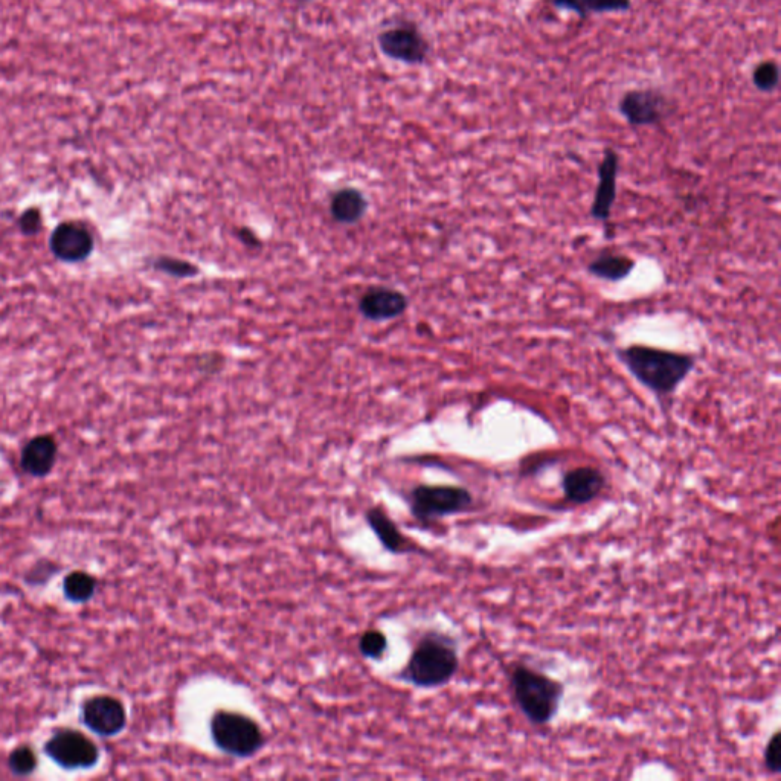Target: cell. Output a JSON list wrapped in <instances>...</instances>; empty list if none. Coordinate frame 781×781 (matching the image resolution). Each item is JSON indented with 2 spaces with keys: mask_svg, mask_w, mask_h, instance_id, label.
Masks as SVG:
<instances>
[{
  "mask_svg": "<svg viewBox=\"0 0 781 781\" xmlns=\"http://www.w3.org/2000/svg\"><path fill=\"white\" fill-rule=\"evenodd\" d=\"M617 356L641 385L663 399L673 396L696 367V359L690 354L644 345L618 348Z\"/></svg>",
  "mask_w": 781,
  "mask_h": 781,
  "instance_id": "obj_1",
  "label": "cell"
},
{
  "mask_svg": "<svg viewBox=\"0 0 781 781\" xmlns=\"http://www.w3.org/2000/svg\"><path fill=\"white\" fill-rule=\"evenodd\" d=\"M460 669L457 644L447 635L428 632L418 641L400 681L417 688H438L449 684Z\"/></svg>",
  "mask_w": 781,
  "mask_h": 781,
  "instance_id": "obj_2",
  "label": "cell"
},
{
  "mask_svg": "<svg viewBox=\"0 0 781 781\" xmlns=\"http://www.w3.org/2000/svg\"><path fill=\"white\" fill-rule=\"evenodd\" d=\"M516 702L531 724L547 725L559 713L563 684L527 666H516L512 672Z\"/></svg>",
  "mask_w": 781,
  "mask_h": 781,
  "instance_id": "obj_3",
  "label": "cell"
},
{
  "mask_svg": "<svg viewBox=\"0 0 781 781\" xmlns=\"http://www.w3.org/2000/svg\"><path fill=\"white\" fill-rule=\"evenodd\" d=\"M214 746L226 756L249 759L264 748L263 730L252 717L235 711L219 710L209 720Z\"/></svg>",
  "mask_w": 781,
  "mask_h": 781,
  "instance_id": "obj_4",
  "label": "cell"
},
{
  "mask_svg": "<svg viewBox=\"0 0 781 781\" xmlns=\"http://www.w3.org/2000/svg\"><path fill=\"white\" fill-rule=\"evenodd\" d=\"M473 495L464 487L422 486L414 487L408 496L409 510L417 521L429 522L469 510Z\"/></svg>",
  "mask_w": 781,
  "mask_h": 781,
  "instance_id": "obj_5",
  "label": "cell"
},
{
  "mask_svg": "<svg viewBox=\"0 0 781 781\" xmlns=\"http://www.w3.org/2000/svg\"><path fill=\"white\" fill-rule=\"evenodd\" d=\"M43 753L66 771L92 769L100 762V749L89 737L71 728L54 731L43 745Z\"/></svg>",
  "mask_w": 781,
  "mask_h": 781,
  "instance_id": "obj_6",
  "label": "cell"
},
{
  "mask_svg": "<svg viewBox=\"0 0 781 781\" xmlns=\"http://www.w3.org/2000/svg\"><path fill=\"white\" fill-rule=\"evenodd\" d=\"M81 722L87 730L109 739L126 730L127 710L123 702L109 695H97L81 704Z\"/></svg>",
  "mask_w": 781,
  "mask_h": 781,
  "instance_id": "obj_7",
  "label": "cell"
},
{
  "mask_svg": "<svg viewBox=\"0 0 781 781\" xmlns=\"http://www.w3.org/2000/svg\"><path fill=\"white\" fill-rule=\"evenodd\" d=\"M618 110L632 126H653L669 115L670 101L659 90H630L621 98Z\"/></svg>",
  "mask_w": 781,
  "mask_h": 781,
  "instance_id": "obj_8",
  "label": "cell"
},
{
  "mask_svg": "<svg viewBox=\"0 0 781 781\" xmlns=\"http://www.w3.org/2000/svg\"><path fill=\"white\" fill-rule=\"evenodd\" d=\"M94 248V237L83 223H60L49 238L52 255L65 263H80L86 260Z\"/></svg>",
  "mask_w": 781,
  "mask_h": 781,
  "instance_id": "obj_9",
  "label": "cell"
},
{
  "mask_svg": "<svg viewBox=\"0 0 781 781\" xmlns=\"http://www.w3.org/2000/svg\"><path fill=\"white\" fill-rule=\"evenodd\" d=\"M380 48L388 57L405 63H422L429 46L414 26L389 29L379 37Z\"/></svg>",
  "mask_w": 781,
  "mask_h": 781,
  "instance_id": "obj_10",
  "label": "cell"
},
{
  "mask_svg": "<svg viewBox=\"0 0 781 781\" xmlns=\"http://www.w3.org/2000/svg\"><path fill=\"white\" fill-rule=\"evenodd\" d=\"M620 170V158L617 152L608 148L602 164L598 167V185L592 200L591 216L598 222L611 219L612 208L617 199V177Z\"/></svg>",
  "mask_w": 781,
  "mask_h": 781,
  "instance_id": "obj_11",
  "label": "cell"
},
{
  "mask_svg": "<svg viewBox=\"0 0 781 781\" xmlns=\"http://www.w3.org/2000/svg\"><path fill=\"white\" fill-rule=\"evenodd\" d=\"M58 457V444L49 434L37 435L23 446L20 467L33 478H46L54 470Z\"/></svg>",
  "mask_w": 781,
  "mask_h": 781,
  "instance_id": "obj_12",
  "label": "cell"
},
{
  "mask_svg": "<svg viewBox=\"0 0 781 781\" xmlns=\"http://www.w3.org/2000/svg\"><path fill=\"white\" fill-rule=\"evenodd\" d=\"M562 487L566 501L588 504L605 490L606 478L595 467H577L563 475Z\"/></svg>",
  "mask_w": 781,
  "mask_h": 781,
  "instance_id": "obj_13",
  "label": "cell"
},
{
  "mask_svg": "<svg viewBox=\"0 0 781 781\" xmlns=\"http://www.w3.org/2000/svg\"><path fill=\"white\" fill-rule=\"evenodd\" d=\"M408 307V299L403 293L393 289L368 290L360 299V313L371 321H388L402 315Z\"/></svg>",
  "mask_w": 781,
  "mask_h": 781,
  "instance_id": "obj_14",
  "label": "cell"
},
{
  "mask_svg": "<svg viewBox=\"0 0 781 781\" xmlns=\"http://www.w3.org/2000/svg\"><path fill=\"white\" fill-rule=\"evenodd\" d=\"M367 524L376 534L382 547L391 554H406L414 550L411 540L406 539L405 534L399 530L396 522L389 518L388 513L382 507L368 508L365 513Z\"/></svg>",
  "mask_w": 781,
  "mask_h": 781,
  "instance_id": "obj_15",
  "label": "cell"
},
{
  "mask_svg": "<svg viewBox=\"0 0 781 781\" xmlns=\"http://www.w3.org/2000/svg\"><path fill=\"white\" fill-rule=\"evenodd\" d=\"M368 203L364 194L354 188H344L333 196L330 211L339 223L351 225L359 222L367 211Z\"/></svg>",
  "mask_w": 781,
  "mask_h": 781,
  "instance_id": "obj_16",
  "label": "cell"
},
{
  "mask_svg": "<svg viewBox=\"0 0 781 781\" xmlns=\"http://www.w3.org/2000/svg\"><path fill=\"white\" fill-rule=\"evenodd\" d=\"M634 269L635 261L632 258L626 255L608 254V252L592 260L588 266L589 274L594 275L598 280L611 281V283H618L629 277Z\"/></svg>",
  "mask_w": 781,
  "mask_h": 781,
  "instance_id": "obj_17",
  "label": "cell"
},
{
  "mask_svg": "<svg viewBox=\"0 0 781 781\" xmlns=\"http://www.w3.org/2000/svg\"><path fill=\"white\" fill-rule=\"evenodd\" d=\"M551 4L559 10L573 11L580 19H586L589 14L614 13L630 8V0H551Z\"/></svg>",
  "mask_w": 781,
  "mask_h": 781,
  "instance_id": "obj_18",
  "label": "cell"
},
{
  "mask_svg": "<svg viewBox=\"0 0 781 781\" xmlns=\"http://www.w3.org/2000/svg\"><path fill=\"white\" fill-rule=\"evenodd\" d=\"M97 591V579L86 571H72L63 580V595L68 602L74 603V605L89 603Z\"/></svg>",
  "mask_w": 781,
  "mask_h": 781,
  "instance_id": "obj_19",
  "label": "cell"
},
{
  "mask_svg": "<svg viewBox=\"0 0 781 781\" xmlns=\"http://www.w3.org/2000/svg\"><path fill=\"white\" fill-rule=\"evenodd\" d=\"M39 760L34 749L28 745L17 746L8 756V769L16 777H29L36 772Z\"/></svg>",
  "mask_w": 781,
  "mask_h": 781,
  "instance_id": "obj_20",
  "label": "cell"
},
{
  "mask_svg": "<svg viewBox=\"0 0 781 781\" xmlns=\"http://www.w3.org/2000/svg\"><path fill=\"white\" fill-rule=\"evenodd\" d=\"M60 571H62V566L54 560L40 559L26 571L23 580L31 588H37V586L40 588V586L48 585Z\"/></svg>",
  "mask_w": 781,
  "mask_h": 781,
  "instance_id": "obj_21",
  "label": "cell"
},
{
  "mask_svg": "<svg viewBox=\"0 0 781 781\" xmlns=\"http://www.w3.org/2000/svg\"><path fill=\"white\" fill-rule=\"evenodd\" d=\"M388 649L386 635L380 630L370 629L359 640L360 655L367 659H382Z\"/></svg>",
  "mask_w": 781,
  "mask_h": 781,
  "instance_id": "obj_22",
  "label": "cell"
},
{
  "mask_svg": "<svg viewBox=\"0 0 781 781\" xmlns=\"http://www.w3.org/2000/svg\"><path fill=\"white\" fill-rule=\"evenodd\" d=\"M753 83L762 92H772L780 83V69L772 60L760 63L753 72Z\"/></svg>",
  "mask_w": 781,
  "mask_h": 781,
  "instance_id": "obj_23",
  "label": "cell"
},
{
  "mask_svg": "<svg viewBox=\"0 0 781 781\" xmlns=\"http://www.w3.org/2000/svg\"><path fill=\"white\" fill-rule=\"evenodd\" d=\"M153 266L156 269L171 275V277L190 278L197 274V267L188 261L176 260V258L161 257L156 258Z\"/></svg>",
  "mask_w": 781,
  "mask_h": 781,
  "instance_id": "obj_24",
  "label": "cell"
},
{
  "mask_svg": "<svg viewBox=\"0 0 781 781\" xmlns=\"http://www.w3.org/2000/svg\"><path fill=\"white\" fill-rule=\"evenodd\" d=\"M763 762H765V768L768 769L771 774H780L781 772V733L777 731L774 736L769 740L768 745L765 748V754H763Z\"/></svg>",
  "mask_w": 781,
  "mask_h": 781,
  "instance_id": "obj_25",
  "label": "cell"
},
{
  "mask_svg": "<svg viewBox=\"0 0 781 781\" xmlns=\"http://www.w3.org/2000/svg\"><path fill=\"white\" fill-rule=\"evenodd\" d=\"M42 226L43 219L39 208L26 209L25 213L20 216L19 228L26 237H34L39 234L42 231Z\"/></svg>",
  "mask_w": 781,
  "mask_h": 781,
  "instance_id": "obj_26",
  "label": "cell"
},
{
  "mask_svg": "<svg viewBox=\"0 0 781 781\" xmlns=\"http://www.w3.org/2000/svg\"><path fill=\"white\" fill-rule=\"evenodd\" d=\"M240 234H242L243 242L248 243V245H258V240H255V238L257 237H255V235L252 234L251 231H248V229H242V232H240Z\"/></svg>",
  "mask_w": 781,
  "mask_h": 781,
  "instance_id": "obj_27",
  "label": "cell"
}]
</instances>
